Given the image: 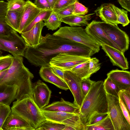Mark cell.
I'll use <instances>...</instances> for the list:
<instances>
[{"mask_svg":"<svg viewBox=\"0 0 130 130\" xmlns=\"http://www.w3.org/2000/svg\"><path fill=\"white\" fill-rule=\"evenodd\" d=\"M62 53L91 57L95 53L81 43L59 36L47 34L35 47L27 45L24 57L36 67L49 66L51 59Z\"/></svg>","mask_w":130,"mask_h":130,"instance_id":"1","label":"cell"},{"mask_svg":"<svg viewBox=\"0 0 130 130\" xmlns=\"http://www.w3.org/2000/svg\"><path fill=\"white\" fill-rule=\"evenodd\" d=\"M34 78L33 74L24 65L22 56H13L12 64L0 83L17 86V100L27 98L33 99L32 80Z\"/></svg>","mask_w":130,"mask_h":130,"instance_id":"2","label":"cell"},{"mask_svg":"<svg viewBox=\"0 0 130 130\" xmlns=\"http://www.w3.org/2000/svg\"><path fill=\"white\" fill-rule=\"evenodd\" d=\"M103 82L100 80L92 84L79 109L80 119L85 126L88 125L96 115L108 112V102Z\"/></svg>","mask_w":130,"mask_h":130,"instance_id":"3","label":"cell"},{"mask_svg":"<svg viewBox=\"0 0 130 130\" xmlns=\"http://www.w3.org/2000/svg\"><path fill=\"white\" fill-rule=\"evenodd\" d=\"M11 110L12 113L23 119L35 130L46 120L40 109L30 98L14 102Z\"/></svg>","mask_w":130,"mask_h":130,"instance_id":"4","label":"cell"},{"mask_svg":"<svg viewBox=\"0 0 130 130\" xmlns=\"http://www.w3.org/2000/svg\"><path fill=\"white\" fill-rule=\"evenodd\" d=\"M53 35L82 44L92 49L95 53L100 50L99 45L88 34L85 29L80 27H61Z\"/></svg>","mask_w":130,"mask_h":130,"instance_id":"5","label":"cell"},{"mask_svg":"<svg viewBox=\"0 0 130 130\" xmlns=\"http://www.w3.org/2000/svg\"><path fill=\"white\" fill-rule=\"evenodd\" d=\"M106 94L108 102V112L114 130H130V125L121 109L119 98L106 93Z\"/></svg>","mask_w":130,"mask_h":130,"instance_id":"6","label":"cell"},{"mask_svg":"<svg viewBox=\"0 0 130 130\" xmlns=\"http://www.w3.org/2000/svg\"><path fill=\"white\" fill-rule=\"evenodd\" d=\"M14 30L7 35H0V43L13 56H24L27 44Z\"/></svg>","mask_w":130,"mask_h":130,"instance_id":"7","label":"cell"},{"mask_svg":"<svg viewBox=\"0 0 130 130\" xmlns=\"http://www.w3.org/2000/svg\"><path fill=\"white\" fill-rule=\"evenodd\" d=\"M101 28L121 51L124 53L128 49L129 38L127 34L118 25L99 21Z\"/></svg>","mask_w":130,"mask_h":130,"instance_id":"8","label":"cell"},{"mask_svg":"<svg viewBox=\"0 0 130 130\" xmlns=\"http://www.w3.org/2000/svg\"><path fill=\"white\" fill-rule=\"evenodd\" d=\"M91 58L62 53L51 59L49 66L58 68L64 71H69L77 65L89 60Z\"/></svg>","mask_w":130,"mask_h":130,"instance_id":"9","label":"cell"},{"mask_svg":"<svg viewBox=\"0 0 130 130\" xmlns=\"http://www.w3.org/2000/svg\"><path fill=\"white\" fill-rule=\"evenodd\" d=\"M85 29L88 34L100 46L107 45L121 52L101 28L99 21H92L86 26Z\"/></svg>","mask_w":130,"mask_h":130,"instance_id":"10","label":"cell"},{"mask_svg":"<svg viewBox=\"0 0 130 130\" xmlns=\"http://www.w3.org/2000/svg\"><path fill=\"white\" fill-rule=\"evenodd\" d=\"M65 81L73 96V103L79 109L85 97L82 90L81 79L70 70L64 71Z\"/></svg>","mask_w":130,"mask_h":130,"instance_id":"11","label":"cell"},{"mask_svg":"<svg viewBox=\"0 0 130 130\" xmlns=\"http://www.w3.org/2000/svg\"><path fill=\"white\" fill-rule=\"evenodd\" d=\"M52 93L47 85L39 80L32 85L33 99L40 109L48 104Z\"/></svg>","mask_w":130,"mask_h":130,"instance_id":"12","label":"cell"},{"mask_svg":"<svg viewBox=\"0 0 130 130\" xmlns=\"http://www.w3.org/2000/svg\"><path fill=\"white\" fill-rule=\"evenodd\" d=\"M26 2V4L22 14L18 31L20 34L36 17L41 12L44 10L37 8L31 1L27 0Z\"/></svg>","mask_w":130,"mask_h":130,"instance_id":"13","label":"cell"},{"mask_svg":"<svg viewBox=\"0 0 130 130\" xmlns=\"http://www.w3.org/2000/svg\"><path fill=\"white\" fill-rule=\"evenodd\" d=\"M101 46L113 66L119 67L124 70L128 69V62L124 53L107 45H102Z\"/></svg>","mask_w":130,"mask_h":130,"instance_id":"14","label":"cell"},{"mask_svg":"<svg viewBox=\"0 0 130 130\" xmlns=\"http://www.w3.org/2000/svg\"><path fill=\"white\" fill-rule=\"evenodd\" d=\"M44 26V22L41 21L36 24L28 31L21 34L27 45L34 47L40 43L43 37L42 31Z\"/></svg>","mask_w":130,"mask_h":130,"instance_id":"15","label":"cell"},{"mask_svg":"<svg viewBox=\"0 0 130 130\" xmlns=\"http://www.w3.org/2000/svg\"><path fill=\"white\" fill-rule=\"evenodd\" d=\"M121 90H130V72L129 71L118 69L112 70L107 74Z\"/></svg>","mask_w":130,"mask_h":130,"instance_id":"16","label":"cell"},{"mask_svg":"<svg viewBox=\"0 0 130 130\" xmlns=\"http://www.w3.org/2000/svg\"><path fill=\"white\" fill-rule=\"evenodd\" d=\"M3 130H35L23 119L11 112L6 120Z\"/></svg>","mask_w":130,"mask_h":130,"instance_id":"17","label":"cell"},{"mask_svg":"<svg viewBox=\"0 0 130 130\" xmlns=\"http://www.w3.org/2000/svg\"><path fill=\"white\" fill-rule=\"evenodd\" d=\"M39 73L41 78L45 82L53 84L62 90H67L69 89L66 82L55 74L50 66L41 67Z\"/></svg>","mask_w":130,"mask_h":130,"instance_id":"18","label":"cell"},{"mask_svg":"<svg viewBox=\"0 0 130 130\" xmlns=\"http://www.w3.org/2000/svg\"><path fill=\"white\" fill-rule=\"evenodd\" d=\"M94 12L96 15L100 17L103 22L112 25H118V24L113 4H103Z\"/></svg>","mask_w":130,"mask_h":130,"instance_id":"19","label":"cell"},{"mask_svg":"<svg viewBox=\"0 0 130 130\" xmlns=\"http://www.w3.org/2000/svg\"><path fill=\"white\" fill-rule=\"evenodd\" d=\"M79 109L78 106L73 103L66 101L61 98L60 101L53 102L40 110L41 111L79 113Z\"/></svg>","mask_w":130,"mask_h":130,"instance_id":"20","label":"cell"},{"mask_svg":"<svg viewBox=\"0 0 130 130\" xmlns=\"http://www.w3.org/2000/svg\"><path fill=\"white\" fill-rule=\"evenodd\" d=\"M17 89L15 85L0 83V104L9 106L15 99Z\"/></svg>","mask_w":130,"mask_h":130,"instance_id":"21","label":"cell"},{"mask_svg":"<svg viewBox=\"0 0 130 130\" xmlns=\"http://www.w3.org/2000/svg\"><path fill=\"white\" fill-rule=\"evenodd\" d=\"M95 13L89 14L84 16L72 15L61 19L62 22L71 26H87L88 21L91 19V16Z\"/></svg>","mask_w":130,"mask_h":130,"instance_id":"22","label":"cell"},{"mask_svg":"<svg viewBox=\"0 0 130 130\" xmlns=\"http://www.w3.org/2000/svg\"><path fill=\"white\" fill-rule=\"evenodd\" d=\"M23 10L21 11L8 10L5 16L6 23L17 32L18 31Z\"/></svg>","mask_w":130,"mask_h":130,"instance_id":"23","label":"cell"},{"mask_svg":"<svg viewBox=\"0 0 130 130\" xmlns=\"http://www.w3.org/2000/svg\"><path fill=\"white\" fill-rule=\"evenodd\" d=\"M61 123L65 125L63 130H85V126L82 122L79 113H75Z\"/></svg>","mask_w":130,"mask_h":130,"instance_id":"24","label":"cell"},{"mask_svg":"<svg viewBox=\"0 0 130 130\" xmlns=\"http://www.w3.org/2000/svg\"><path fill=\"white\" fill-rule=\"evenodd\" d=\"M41 111L46 120L59 123H61L76 113L61 111Z\"/></svg>","mask_w":130,"mask_h":130,"instance_id":"25","label":"cell"},{"mask_svg":"<svg viewBox=\"0 0 130 130\" xmlns=\"http://www.w3.org/2000/svg\"><path fill=\"white\" fill-rule=\"evenodd\" d=\"M114 130L108 114L105 118L93 124L86 125L85 130Z\"/></svg>","mask_w":130,"mask_h":130,"instance_id":"26","label":"cell"},{"mask_svg":"<svg viewBox=\"0 0 130 130\" xmlns=\"http://www.w3.org/2000/svg\"><path fill=\"white\" fill-rule=\"evenodd\" d=\"M89 60L77 65L70 71L81 79L90 77L91 75L89 71Z\"/></svg>","mask_w":130,"mask_h":130,"instance_id":"27","label":"cell"},{"mask_svg":"<svg viewBox=\"0 0 130 130\" xmlns=\"http://www.w3.org/2000/svg\"><path fill=\"white\" fill-rule=\"evenodd\" d=\"M44 21V26L48 30H56L60 27L62 22L61 18L53 10L48 19Z\"/></svg>","mask_w":130,"mask_h":130,"instance_id":"28","label":"cell"},{"mask_svg":"<svg viewBox=\"0 0 130 130\" xmlns=\"http://www.w3.org/2000/svg\"><path fill=\"white\" fill-rule=\"evenodd\" d=\"M106 93L112 96L119 98V93L121 89L119 87L107 77L103 82Z\"/></svg>","mask_w":130,"mask_h":130,"instance_id":"29","label":"cell"},{"mask_svg":"<svg viewBox=\"0 0 130 130\" xmlns=\"http://www.w3.org/2000/svg\"><path fill=\"white\" fill-rule=\"evenodd\" d=\"M65 125L61 123L46 120L35 130H63Z\"/></svg>","mask_w":130,"mask_h":130,"instance_id":"30","label":"cell"},{"mask_svg":"<svg viewBox=\"0 0 130 130\" xmlns=\"http://www.w3.org/2000/svg\"><path fill=\"white\" fill-rule=\"evenodd\" d=\"M52 11L53 10H43L41 12L33 21L23 30L21 33L28 31L37 23L41 21L46 20L48 19Z\"/></svg>","mask_w":130,"mask_h":130,"instance_id":"31","label":"cell"},{"mask_svg":"<svg viewBox=\"0 0 130 130\" xmlns=\"http://www.w3.org/2000/svg\"><path fill=\"white\" fill-rule=\"evenodd\" d=\"M113 7L116 14L118 24H121L123 27L128 25L129 23V21L127 11L119 8L113 4Z\"/></svg>","mask_w":130,"mask_h":130,"instance_id":"32","label":"cell"},{"mask_svg":"<svg viewBox=\"0 0 130 130\" xmlns=\"http://www.w3.org/2000/svg\"><path fill=\"white\" fill-rule=\"evenodd\" d=\"M7 1L8 10H23L26 4V2L24 0H8Z\"/></svg>","mask_w":130,"mask_h":130,"instance_id":"33","label":"cell"},{"mask_svg":"<svg viewBox=\"0 0 130 130\" xmlns=\"http://www.w3.org/2000/svg\"><path fill=\"white\" fill-rule=\"evenodd\" d=\"M11 112L9 106L0 104V130H3V127L4 124Z\"/></svg>","mask_w":130,"mask_h":130,"instance_id":"34","label":"cell"},{"mask_svg":"<svg viewBox=\"0 0 130 130\" xmlns=\"http://www.w3.org/2000/svg\"><path fill=\"white\" fill-rule=\"evenodd\" d=\"M5 16L0 17V35H8L14 30L6 23Z\"/></svg>","mask_w":130,"mask_h":130,"instance_id":"35","label":"cell"},{"mask_svg":"<svg viewBox=\"0 0 130 130\" xmlns=\"http://www.w3.org/2000/svg\"><path fill=\"white\" fill-rule=\"evenodd\" d=\"M13 56L10 55L2 56L0 58V71L8 69L12 64Z\"/></svg>","mask_w":130,"mask_h":130,"instance_id":"36","label":"cell"},{"mask_svg":"<svg viewBox=\"0 0 130 130\" xmlns=\"http://www.w3.org/2000/svg\"><path fill=\"white\" fill-rule=\"evenodd\" d=\"M74 9V4L61 8L56 12L61 18L73 15Z\"/></svg>","mask_w":130,"mask_h":130,"instance_id":"37","label":"cell"},{"mask_svg":"<svg viewBox=\"0 0 130 130\" xmlns=\"http://www.w3.org/2000/svg\"><path fill=\"white\" fill-rule=\"evenodd\" d=\"M96 57L91 58L89 60V71L90 75L96 72L101 68V63Z\"/></svg>","mask_w":130,"mask_h":130,"instance_id":"38","label":"cell"},{"mask_svg":"<svg viewBox=\"0 0 130 130\" xmlns=\"http://www.w3.org/2000/svg\"><path fill=\"white\" fill-rule=\"evenodd\" d=\"M74 9L73 14L79 16H84L88 12V9L78 1L74 3Z\"/></svg>","mask_w":130,"mask_h":130,"instance_id":"39","label":"cell"},{"mask_svg":"<svg viewBox=\"0 0 130 130\" xmlns=\"http://www.w3.org/2000/svg\"><path fill=\"white\" fill-rule=\"evenodd\" d=\"M90 77L82 79L81 80V89L85 97L88 92L92 84L95 82L91 80Z\"/></svg>","mask_w":130,"mask_h":130,"instance_id":"40","label":"cell"},{"mask_svg":"<svg viewBox=\"0 0 130 130\" xmlns=\"http://www.w3.org/2000/svg\"><path fill=\"white\" fill-rule=\"evenodd\" d=\"M77 0H58L52 9L53 11L56 12L58 10L69 5L74 4Z\"/></svg>","mask_w":130,"mask_h":130,"instance_id":"41","label":"cell"},{"mask_svg":"<svg viewBox=\"0 0 130 130\" xmlns=\"http://www.w3.org/2000/svg\"><path fill=\"white\" fill-rule=\"evenodd\" d=\"M119 100L120 106L123 114L127 122L130 125V112L122 99L120 92L119 93Z\"/></svg>","mask_w":130,"mask_h":130,"instance_id":"42","label":"cell"},{"mask_svg":"<svg viewBox=\"0 0 130 130\" xmlns=\"http://www.w3.org/2000/svg\"><path fill=\"white\" fill-rule=\"evenodd\" d=\"M120 92L121 98L130 112V90L124 89L121 90Z\"/></svg>","mask_w":130,"mask_h":130,"instance_id":"43","label":"cell"},{"mask_svg":"<svg viewBox=\"0 0 130 130\" xmlns=\"http://www.w3.org/2000/svg\"><path fill=\"white\" fill-rule=\"evenodd\" d=\"M34 3L37 8L42 10H52L47 0H35Z\"/></svg>","mask_w":130,"mask_h":130,"instance_id":"44","label":"cell"},{"mask_svg":"<svg viewBox=\"0 0 130 130\" xmlns=\"http://www.w3.org/2000/svg\"><path fill=\"white\" fill-rule=\"evenodd\" d=\"M108 115V113L98 114L94 116L91 120L89 124H93L100 121L105 118Z\"/></svg>","mask_w":130,"mask_h":130,"instance_id":"45","label":"cell"},{"mask_svg":"<svg viewBox=\"0 0 130 130\" xmlns=\"http://www.w3.org/2000/svg\"><path fill=\"white\" fill-rule=\"evenodd\" d=\"M51 69L53 72L55 74L65 81L63 71L56 67H51Z\"/></svg>","mask_w":130,"mask_h":130,"instance_id":"46","label":"cell"},{"mask_svg":"<svg viewBox=\"0 0 130 130\" xmlns=\"http://www.w3.org/2000/svg\"><path fill=\"white\" fill-rule=\"evenodd\" d=\"M7 11V2L0 1V17L5 16Z\"/></svg>","mask_w":130,"mask_h":130,"instance_id":"47","label":"cell"},{"mask_svg":"<svg viewBox=\"0 0 130 130\" xmlns=\"http://www.w3.org/2000/svg\"><path fill=\"white\" fill-rule=\"evenodd\" d=\"M118 1L122 7L130 12V0H118Z\"/></svg>","mask_w":130,"mask_h":130,"instance_id":"48","label":"cell"},{"mask_svg":"<svg viewBox=\"0 0 130 130\" xmlns=\"http://www.w3.org/2000/svg\"><path fill=\"white\" fill-rule=\"evenodd\" d=\"M52 10L58 0H47Z\"/></svg>","mask_w":130,"mask_h":130,"instance_id":"49","label":"cell"},{"mask_svg":"<svg viewBox=\"0 0 130 130\" xmlns=\"http://www.w3.org/2000/svg\"><path fill=\"white\" fill-rule=\"evenodd\" d=\"M8 69L0 71V81H1L4 77Z\"/></svg>","mask_w":130,"mask_h":130,"instance_id":"50","label":"cell"},{"mask_svg":"<svg viewBox=\"0 0 130 130\" xmlns=\"http://www.w3.org/2000/svg\"><path fill=\"white\" fill-rule=\"evenodd\" d=\"M3 51L7 52L6 48L0 43V55L2 53Z\"/></svg>","mask_w":130,"mask_h":130,"instance_id":"51","label":"cell"},{"mask_svg":"<svg viewBox=\"0 0 130 130\" xmlns=\"http://www.w3.org/2000/svg\"><path fill=\"white\" fill-rule=\"evenodd\" d=\"M2 56H0V58Z\"/></svg>","mask_w":130,"mask_h":130,"instance_id":"52","label":"cell"}]
</instances>
